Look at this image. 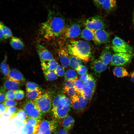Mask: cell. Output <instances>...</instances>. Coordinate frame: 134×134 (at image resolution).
I'll return each instance as SVG.
<instances>
[{
	"mask_svg": "<svg viewBox=\"0 0 134 134\" xmlns=\"http://www.w3.org/2000/svg\"><path fill=\"white\" fill-rule=\"evenodd\" d=\"M66 26L65 20L62 16L51 12L47 20L41 24L40 31L45 38H53L63 34Z\"/></svg>",
	"mask_w": 134,
	"mask_h": 134,
	"instance_id": "6da1fadb",
	"label": "cell"
},
{
	"mask_svg": "<svg viewBox=\"0 0 134 134\" xmlns=\"http://www.w3.org/2000/svg\"><path fill=\"white\" fill-rule=\"evenodd\" d=\"M69 54L85 62H88L91 55L92 48L90 44L84 40H72L67 45Z\"/></svg>",
	"mask_w": 134,
	"mask_h": 134,
	"instance_id": "7a4b0ae2",
	"label": "cell"
},
{
	"mask_svg": "<svg viewBox=\"0 0 134 134\" xmlns=\"http://www.w3.org/2000/svg\"><path fill=\"white\" fill-rule=\"evenodd\" d=\"M33 101L42 114H46L50 112L52 102L50 93L46 92L43 93Z\"/></svg>",
	"mask_w": 134,
	"mask_h": 134,
	"instance_id": "3957f363",
	"label": "cell"
},
{
	"mask_svg": "<svg viewBox=\"0 0 134 134\" xmlns=\"http://www.w3.org/2000/svg\"><path fill=\"white\" fill-rule=\"evenodd\" d=\"M112 49L115 53H133L132 47L123 40L116 36L112 41Z\"/></svg>",
	"mask_w": 134,
	"mask_h": 134,
	"instance_id": "277c9868",
	"label": "cell"
},
{
	"mask_svg": "<svg viewBox=\"0 0 134 134\" xmlns=\"http://www.w3.org/2000/svg\"><path fill=\"white\" fill-rule=\"evenodd\" d=\"M133 56V53H115L112 55L111 65L116 66L127 65L131 62Z\"/></svg>",
	"mask_w": 134,
	"mask_h": 134,
	"instance_id": "5b68a950",
	"label": "cell"
},
{
	"mask_svg": "<svg viewBox=\"0 0 134 134\" xmlns=\"http://www.w3.org/2000/svg\"><path fill=\"white\" fill-rule=\"evenodd\" d=\"M84 24L85 27L94 30L104 29L106 26L104 19L99 15H96L88 18L84 22Z\"/></svg>",
	"mask_w": 134,
	"mask_h": 134,
	"instance_id": "8992f818",
	"label": "cell"
},
{
	"mask_svg": "<svg viewBox=\"0 0 134 134\" xmlns=\"http://www.w3.org/2000/svg\"><path fill=\"white\" fill-rule=\"evenodd\" d=\"M81 26L78 22H71L66 25L63 34L67 38H73L77 37L81 32Z\"/></svg>",
	"mask_w": 134,
	"mask_h": 134,
	"instance_id": "52a82bcc",
	"label": "cell"
},
{
	"mask_svg": "<svg viewBox=\"0 0 134 134\" xmlns=\"http://www.w3.org/2000/svg\"><path fill=\"white\" fill-rule=\"evenodd\" d=\"M58 126L57 122L55 120H44L41 121L38 129V134H53Z\"/></svg>",
	"mask_w": 134,
	"mask_h": 134,
	"instance_id": "ba28073f",
	"label": "cell"
},
{
	"mask_svg": "<svg viewBox=\"0 0 134 134\" xmlns=\"http://www.w3.org/2000/svg\"><path fill=\"white\" fill-rule=\"evenodd\" d=\"M23 108L28 117L40 119L43 114L36 106L33 100H27L23 105Z\"/></svg>",
	"mask_w": 134,
	"mask_h": 134,
	"instance_id": "9c48e42d",
	"label": "cell"
},
{
	"mask_svg": "<svg viewBox=\"0 0 134 134\" xmlns=\"http://www.w3.org/2000/svg\"><path fill=\"white\" fill-rule=\"evenodd\" d=\"M93 31L94 35L93 41L96 45H100L108 42L110 36V34L109 32L104 29Z\"/></svg>",
	"mask_w": 134,
	"mask_h": 134,
	"instance_id": "30bf717a",
	"label": "cell"
},
{
	"mask_svg": "<svg viewBox=\"0 0 134 134\" xmlns=\"http://www.w3.org/2000/svg\"><path fill=\"white\" fill-rule=\"evenodd\" d=\"M3 86L0 88L6 93V91H15L20 88L21 85V82L15 81L7 78H5Z\"/></svg>",
	"mask_w": 134,
	"mask_h": 134,
	"instance_id": "8fae6325",
	"label": "cell"
},
{
	"mask_svg": "<svg viewBox=\"0 0 134 134\" xmlns=\"http://www.w3.org/2000/svg\"><path fill=\"white\" fill-rule=\"evenodd\" d=\"M36 48L41 61H48L53 59L52 53L43 45L38 43L37 44Z\"/></svg>",
	"mask_w": 134,
	"mask_h": 134,
	"instance_id": "7c38bea8",
	"label": "cell"
},
{
	"mask_svg": "<svg viewBox=\"0 0 134 134\" xmlns=\"http://www.w3.org/2000/svg\"><path fill=\"white\" fill-rule=\"evenodd\" d=\"M90 67L94 74L98 76L106 69L107 66L100 59H96L92 63Z\"/></svg>",
	"mask_w": 134,
	"mask_h": 134,
	"instance_id": "4fadbf2b",
	"label": "cell"
},
{
	"mask_svg": "<svg viewBox=\"0 0 134 134\" xmlns=\"http://www.w3.org/2000/svg\"><path fill=\"white\" fill-rule=\"evenodd\" d=\"M70 106L67 105L52 108V111L54 116L58 119L64 118L67 116L70 110Z\"/></svg>",
	"mask_w": 134,
	"mask_h": 134,
	"instance_id": "5bb4252c",
	"label": "cell"
},
{
	"mask_svg": "<svg viewBox=\"0 0 134 134\" xmlns=\"http://www.w3.org/2000/svg\"><path fill=\"white\" fill-rule=\"evenodd\" d=\"M67 48H60L58 50V54L60 61L64 67H67L69 66V57Z\"/></svg>",
	"mask_w": 134,
	"mask_h": 134,
	"instance_id": "9a60e30c",
	"label": "cell"
},
{
	"mask_svg": "<svg viewBox=\"0 0 134 134\" xmlns=\"http://www.w3.org/2000/svg\"><path fill=\"white\" fill-rule=\"evenodd\" d=\"M112 55L110 46H107L102 50L100 54V60L104 64L107 65L111 62Z\"/></svg>",
	"mask_w": 134,
	"mask_h": 134,
	"instance_id": "2e32d148",
	"label": "cell"
},
{
	"mask_svg": "<svg viewBox=\"0 0 134 134\" xmlns=\"http://www.w3.org/2000/svg\"><path fill=\"white\" fill-rule=\"evenodd\" d=\"M6 78L21 82L24 81L25 80L22 73L15 69L10 70Z\"/></svg>",
	"mask_w": 134,
	"mask_h": 134,
	"instance_id": "e0dca14e",
	"label": "cell"
},
{
	"mask_svg": "<svg viewBox=\"0 0 134 134\" xmlns=\"http://www.w3.org/2000/svg\"><path fill=\"white\" fill-rule=\"evenodd\" d=\"M41 65L43 70H54L59 65L57 61L53 59L48 61H41Z\"/></svg>",
	"mask_w": 134,
	"mask_h": 134,
	"instance_id": "ac0fdd59",
	"label": "cell"
},
{
	"mask_svg": "<svg viewBox=\"0 0 134 134\" xmlns=\"http://www.w3.org/2000/svg\"><path fill=\"white\" fill-rule=\"evenodd\" d=\"M10 43L11 47L15 50L22 49L24 46L22 40L20 38L15 36L12 37L11 38Z\"/></svg>",
	"mask_w": 134,
	"mask_h": 134,
	"instance_id": "d6986e66",
	"label": "cell"
},
{
	"mask_svg": "<svg viewBox=\"0 0 134 134\" xmlns=\"http://www.w3.org/2000/svg\"><path fill=\"white\" fill-rule=\"evenodd\" d=\"M117 6V2L113 0H104L101 8L104 10L110 12L114 10Z\"/></svg>",
	"mask_w": 134,
	"mask_h": 134,
	"instance_id": "ffe728a7",
	"label": "cell"
},
{
	"mask_svg": "<svg viewBox=\"0 0 134 134\" xmlns=\"http://www.w3.org/2000/svg\"><path fill=\"white\" fill-rule=\"evenodd\" d=\"M63 119L62 123L63 128L68 131L73 127L74 123V119L69 116H67Z\"/></svg>",
	"mask_w": 134,
	"mask_h": 134,
	"instance_id": "44dd1931",
	"label": "cell"
},
{
	"mask_svg": "<svg viewBox=\"0 0 134 134\" xmlns=\"http://www.w3.org/2000/svg\"><path fill=\"white\" fill-rule=\"evenodd\" d=\"M114 75L119 78H122L129 75V72L124 67L121 66H116L113 70Z\"/></svg>",
	"mask_w": 134,
	"mask_h": 134,
	"instance_id": "7402d4cb",
	"label": "cell"
},
{
	"mask_svg": "<svg viewBox=\"0 0 134 134\" xmlns=\"http://www.w3.org/2000/svg\"><path fill=\"white\" fill-rule=\"evenodd\" d=\"M80 36L83 39L89 41H93L94 35L93 30L86 27L81 31Z\"/></svg>",
	"mask_w": 134,
	"mask_h": 134,
	"instance_id": "603a6c76",
	"label": "cell"
},
{
	"mask_svg": "<svg viewBox=\"0 0 134 134\" xmlns=\"http://www.w3.org/2000/svg\"><path fill=\"white\" fill-rule=\"evenodd\" d=\"M7 56L5 55L4 59L0 65V71L3 75L6 78L10 70L9 66L7 62Z\"/></svg>",
	"mask_w": 134,
	"mask_h": 134,
	"instance_id": "cb8c5ba5",
	"label": "cell"
},
{
	"mask_svg": "<svg viewBox=\"0 0 134 134\" xmlns=\"http://www.w3.org/2000/svg\"><path fill=\"white\" fill-rule=\"evenodd\" d=\"M39 127H35L27 123L24 124L23 131L24 134H36Z\"/></svg>",
	"mask_w": 134,
	"mask_h": 134,
	"instance_id": "d4e9b609",
	"label": "cell"
},
{
	"mask_svg": "<svg viewBox=\"0 0 134 134\" xmlns=\"http://www.w3.org/2000/svg\"><path fill=\"white\" fill-rule=\"evenodd\" d=\"M40 88L27 93L26 97L28 100H33L43 94Z\"/></svg>",
	"mask_w": 134,
	"mask_h": 134,
	"instance_id": "484cf974",
	"label": "cell"
},
{
	"mask_svg": "<svg viewBox=\"0 0 134 134\" xmlns=\"http://www.w3.org/2000/svg\"><path fill=\"white\" fill-rule=\"evenodd\" d=\"M82 64L81 59L73 56L70 55L69 65L72 68L76 70Z\"/></svg>",
	"mask_w": 134,
	"mask_h": 134,
	"instance_id": "4316f807",
	"label": "cell"
},
{
	"mask_svg": "<svg viewBox=\"0 0 134 134\" xmlns=\"http://www.w3.org/2000/svg\"><path fill=\"white\" fill-rule=\"evenodd\" d=\"M85 86L92 90H95L96 86V80L93 76L90 74L88 78L84 82Z\"/></svg>",
	"mask_w": 134,
	"mask_h": 134,
	"instance_id": "83f0119b",
	"label": "cell"
},
{
	"mask_svg": "<svg viewBox=\"0 0 134 134\" xmlns=\"http://www.w3.org/2000/svg\"><path fill=\"white\" fill-rule=\"evenodd\" d=\"M43 72L45 77L47 81H53L57 78L58 76L54 70H43Z\"/></svg>",
	"mask_w": 134,
	"mask_h": 134,
	"instance_id": "f1b7e54d",
	"label": "cell"
},
{
	"mask_svg": "<svg viewBox=\"0 0 134 134\" xmlns=\"http://www.w3.org/2000/svg\"><path fill=\"white\" fill-rule=\"evenodd\" d=\"M65 78V80L71 79L75 80L77 78L76 73L73 69H69L66 72Z\"/></svg>",
	"mask_w": 134,
	"mask_h": 134,
	"instance_id": "f546056e",
	"label": "cell"
},
{
	"mask_svg": "<svg viewBox=\"0 0 134 134\" xmlns=\"http://www.w3.org/2000/svg\"><path fill=\"white\" fill-rule=\"evenodd\" d=\"M20 109L15 106H10L8 107L6 110L10 113V116L9 119V121L11 120L17 116V114Z\"/></svg>",
	"mask_w": 134,
	"mask_h": 134,
	"instance_id": "4dcf8cb0",
	"label": "cell"
},
{
	"mask_svg": "<svg viewBox=\"0 0 134 134\" xmlns=\"http://www.w3.org/2000/svg\"><path fill=\"white\" fill-rule=\"evenodd\" d=\"M74 87L78 94H80L84 89L85 86L83 82L81 79H77L75 81Z\"/></svg>",
	"mask_w": 134,
	"mask_h": 134,
	"instance_id": "1f68e13d",
	"label": "cell"
},
{
	"mask_svg": "<svg viewBox=\"0 0 134 134\" xmlns=\"http://www.w3.org/2000/svg\"><path fill=\"white\" fill-rule=\"evenodd\" d=\"M95 90L89 89L85 86L80 94L87 100H90L92 98Z\"/></svg>",
	"mask_w": 134,
	"mask_h": 134,
	"instance_id": "d6a6232c",
	"label": "cell"
},
{
	"mask_svg": "<svg viewBox=\"0 0 134 134\" xmlns=\"http://www.w3.org/2000/svg\"><path fill=\"white\" fill-rule=\"evenodd\" d=\"M41 122L40 119L29 117L24 121V124L28 123L35 127H39Z\"/></svg>",
	"mask_w": 134,
	"mask_h": 134,
	"instance_id": "836d02e7",
	"label": "cell"
},
{
	"mask_svg": "<svg viewBox=\"0 0 134 134\" xmlns=\"http://www.w3.org/2000/svg\"><path fill=\"white\" fill-rule=\"evenodd\" d=\"M1 28L5 39H7L12 36V33L10 29L2 23Z\"/></svg>",
	"mask_w": 134,
	"mask_h": 134,
	"instance_id": "e575fe53",
	"label": "cell"
},
{
	"mask_svg": "<svg viewBox=\"0 0 134 134\" xmlns=\"http://www.w3.org/2000/svg\"><path fill=\"white\" fill-rule=\"evenodd\" d=\"M71 104L73 108L76 111L81 110L78 101V95L71 99Z\"/></svg>",
	"mask_w": 134,
	"mask_h": 134,
	"instance_id": "d590c367",
	"label": "cell"
},
{
	"mask_svg": "<svg viewBox=\"0 0 134 134\" xmlns=\"http://www.w3.org/2000/svg\"><path fill=\"white\" fill-rule=\"evenodd\" d=\"M64 90L70 99L78 95V93L74 87L69 88L64 87Z\"/></svg>",
	"mask_w": 134,
	"mask_h": 134,
	"instance_id": "8d00e7d4",
	"label": "cell"
},
{
	"mask_svg": "<svg viewBox=\"0 0 134 134\" xmlns=\"http://www.w3.org/2000/svg\"><path fill=\"white\" fill-rule=\"evenodd\" d=\"M78 101L81 110L84 109L87 103V100L81 94H78Z\"/></svg>",
	"mask_w": 134,
	"mask_h": 134,
	"instance_id": "74e56055",
	"label": "cell"
},
{
	"mask_svg": "<svg viewBox=\"0 0 134 134\" xmlns=\"http://www.w3.org/2000/svg\"><path fill=\"white\" fill-rule=\"evenodd\" d=\"M40 88L36 83L32 82H29L26 85V90L27 92Z\"/></svg>",
	"mask_w": 134,
	"mask_h": 134,
	"instance_id": "f35d334b",
	"label": "cell"
},
{
	"mask_svg": "<svg viewBox=\"0 0 134 134\" xmlns=\"http://www.w3.org/2000/svg\"><path fill=\"white\" fill-rule=\"evenodd\" d=\"M54 71L57 75L58 76H63L65 73L64 67L61 65H58Z\"/></svg>",
	"mask_w": 134,
	"mask_h": 134,
	"instance_id": "ab89813d",
	"label": "cell"
},
{
	"mask_svg": "<svg viewBox=\"0 0 134 134\" xmlns=\"http://www.w3.org/2000/svg\"><path fill=\"white\" fill-rule=\"evenodd\" d=\"M20 119L24 121L28 117L27 114L24 110L20 109L17 116Z\"/></svg>",
	"mask_w": 134,
	"mask_h": 134,
	"instance_id": "60d3db41",
	"label": "cell"
},
{
	"mask_svg": "<svg viewBox=\"0 0 134 134\" xmlns=\"http://www.w3.org/2000/svg\"><path fill=\"white\" fill-rule=\"evenodd\" d=\"M15 92V100H19L22 99L24 97L25 93L22 90H18Z\"/></svg>",
	"mask_w": 134,
	"mask_h": 134,
	"instance_id": "b9f144b4",
	"label": "cell"
},
{
	"mask_svg": "<svg viewBox=\"0 0 134 134\" xmlns=\"http://www.w3.org/2000/svg\"><path fill=\"white\" fill-rule=\"evenodd\" d=\"M3 103L7 107L10 106H15L18 104V103L16 101L11 100H6Z\"/></svg>",
	"mask_w": 134,
	"mask_h": 134,
	"instance_id": "7bdbcfd3",
	"label": "cell"
},
{
	"mask_svg": "<svg viewBox=\"0 0 134 134\" xmlns=\"http://www.w3.org/2000/svg\"><path fill=\"white\" fill-rule=\"evenodd\" d=\"M14 91H8L6 92L5 94V100H15V93Z\"/></svg>",
	"mask_w": 134,
	"mask_h": 134,
	"instance_id": "ee69618b",
	"label": "cell"
},
{
	"mask_svg": "<svg viewBox=\"0 0 134 134\" xmlns=\"http://www.w3.org/2000/svg\"><path fill=\"white\" fill-rule=\"evenodd\" d=\"M75 81L71 79L66 80L64 83V87L69 88L74 87Z\"/></svg>",
	"mask_w": 134,
	"mask_h": 134,
	"instance_id": "f6af8a7d",
	"label": "cell"
},
{
	"mask_svg": "<svg viewBox=\"0 0 134 134\" xmlns=\"http://www.w3.org/2000/svg\"><path fill=\"white\" fill-rule=\"evenodd\" d=\"M78 74L80 75L87 73V69L85 66L81 65L76 70Z\"/></svg>",
	"mask_w": 134,
	"mask_h": 134,
	"instance_id": "bcb514c9",
	"label": "cell"
},
{
	"mask_svg": "<svg viewBox=\"0 0 134 134\" xmlns=\"http://www.w3.org/2000/svg\"><path fill=\"white\" fill-rule=\"evenodd\" d=\"M104 1L103 0H96L93 1V2L96 7L99 8H101L102 4Z\"/></svg>",
	"mask_w": 134,
	"mask_h": 134,
	"instance_id": "7dc6e473",
	"label": "cell"
},
{
	"mask_svg": "<svg viewBox=\"0 0 134 134\" xmlns=\"http://www.w3.org/2000/svg\"><path fill=\"white\" fill-rule=\"evenodd\" d=\"M89 75L90 74L86 73L81 75L80 77L81 80L84 82L88 78Z\"/></svg>",
	"mask_w": 134,
	"mask_h": 134,
	"instance_id": "c3c4849f",
	"label": "cell"
},
{
	"mask_svg": "<svg viewBox=\"0 0 134 134\" xmlns=\"http://www.w3.org/2000/svg\"><path fill=\"white\" fill-rule=\"evenodd\" d=\"M10 114L6 110L2 113V117H3L5 118H8L9 119L10 118Z\"/></svg>",
	"mask_w": 134,
	"mask_h": 134,
	"instance_id": "681fc988",
	"label": "cell"
},
{
	"mask_svg": "<svg viewBox=\"0 0 134 134\" xmlns=\"http://www.w3.org/2000/svg\"><path fill=\"white\" fill-rule=\"evenodd\" d=\"M5 93L0 92V103L4 101L5 100Z\"/></svg>",
	"mask_w": 134,
	"mask_h": 134,
	"instance_id": "f907efd6",
	"label": "cell"
},
{
	"mask_svg": "<svg viewBox=\"0 0 134 134\" xmlns=\"http://www.w3.org/2000/svg\"><path fill=\"white\" fill-rule=\"evenodd\" d=\"M2 23L0 22V41L5 39L1 28Z\"/></svg>",
	"mask_w": 134,
	"mask_h": 134,
	"instance_id": "816d5d0a",
	"label": "cell"
},
{
	"mask_svg": "<svg viewBox=\"0 0 134 134\" xmlns=\"http://www.w3.org/2000/svg\"><path fill=\"white\" fill-rule=\"evenodd\" d=\"M7 107L3 104L0 103V112L2 113L6 110Z\"/></svg>",
	"mask_w": 134,
	"mask_h": 134,
	"instance_id": "f5cc1de1",
	"label": "cell"
},
{
	"mask_svg": "<svg viewBox=\"0 0 134 134\" xmlns=\"http://www.w3.org/2000/svg\"><path fill=\"white\" fill-rule=\"evenodd\" d=\"M58 134H68L67 131L64 128H62L59 130Z\"/></svg>",
	"mask_w": 134,
	"mask_h": 134,
	"instance_id": "db71d44e",
	"label": "cell"
},
{
	"mask_svg": "<svg viewBox=\"0 0 134 134\" xmlns=\"http://www.w3.org/2000/svg\"><path fill=\"white\" fill-rule=\"evenodd\" d=\"M130 76L131 81L134 83V70L131 73Z\"/></svg>",
	"mask_w": 134,
	"mask_h": 134,
	"instance_id": "11a10c76",
	"label": "cell"
},
{
	"mask_svg": "<svg viewBox=\"0 0 134 134\" xmlns=\"http://www.w3.org/2000/svg\"><path fill=\"white\" fill-rule=\"evenodd\" d=\"M2 113L0 112V118L2 117Z\"/></svg>",
	"mask_w": 134,
	"mask_h": 134,
	"instance_id": "9f6ffc18",
	"label": "cell"
},
{
	"mask_svg": "<svg viewBox=\"0 0 134 134\" xmlns=\"http://www.w3.org/2000/svg\"><path fill=\"white\" fill-rule=\"evenodd\" d=\"M133 22L134 25V13L133 15Z\"/></svg>",
	"mask_w": 134,
	"mask_h": 134,
	"instance_id": "6f0895ef",
	"label": "cell"
},
{
	"mask_svg": "<svg viewBox=\"0 0 134 134\" xmlns=\"http://www.w3.org/2000/svg\"><path fill=\"white\" fill-rule=\"evenodd\" d=\"M38 134L37 133V134Z\"/></svg>",
	"mask_w": 134,
	"mask_h": 134,
	"instance_id": "680465c9",
	"label": "cell"
}]
</instances>
